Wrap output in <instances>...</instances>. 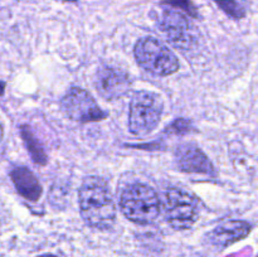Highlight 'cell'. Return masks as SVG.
<instances>
[{
  "instance_id": "1",
  "label": "cell",
  "mask_w": 258,
  "mask_h": 257,
  "mask_svg": "<svg viewBox=\"0 0 258 257\" xmlns=\"http://www.w3.org/2000/svg\"><path fill=\"white\" fill-rule=\"evenodd\" d=\"M81 216L88 226L108 229L116 219V208L107 183L100 176H87L78 191Z\"/></svg>"
},
{
  "instance_id": "2",
  "label": "cell",
  "mask_w": 258,
  "mask_h": 257,
  "mask_svg": "<svg viewBox=\"0 0 258 257\" xmlns=\"http://www.w3.org/2000/svg\"><path fill=\"white\" fill-rule=\"evenodd\" d=\"M120 206L123 216L128 221L139 224L154 222L161 209L158 193L151 186L143 183H134L123 189Z\"/></svg>"
},
{
  "instance_id": "3",
  "label": "cell",
  "mask_w": 258,
  "mask_h": 257,
  "mask_svg": "<svg viewBox=\"0 0 258 257\" xmlns=\"http://www.w3.org/2000/svg\"><path fill=\"white\" fill-rule=\"evenodd\" d=\"M163 115V100L150 91H139L130 102L128 128L136 136L150 134L160 122Z\"/></svg>"
},
{
  "instance_id": "4",
  "label": "cell",
  "mask_w": 258,
  "mask_h": 257,
  "mask_svg": "<svg viewBox=\"0 0 258 257\" xmlns=\"http://www.w3.org/2000/svg\"><path fill=\"white\" fill-rule=\"evenodd\" d=\"M139 66L155 76H170L180 67L176 55L163 43L151 37L138 40L134 48Z\"/></svg>"
},
{
  "instance_id": "5",
  "label": "cell",
  "mask_w": 258,
  "mask_h": 257,
  "mask_svg": "<svg viewBox=\"0 0 258 257\" xmlns=\"http://www.w3.org/2000/svg\"><path fill=\"white\" fill-rule=\"evenodd\" d=\"M163 212L173 228L188 229L198 219L199 203L188 191L171 188L164 193Z\"/></svg>"
},
{
  "instance_id": "6",
  "label": "cell",
  "mask_w": 258,
  "mask_h": 257,
  "mask_svg": "<svg viewBox=\"0 0 258 257\" xmlns=\"http://www.w3.org/2000/svg\"><path fill=\"white\" fill-rule=\"evenodd\" d=\"M60 107L67 117L77 122L100 121L107 116L98 107L95 98L87 91L78 87L71 88L66 93L60 102Z\"/></svg>"
},
{
  "instance_id": "7",
  "label": "cell",
  "mask_w": 258,
  "mask_h": 257,
  "mask_svg": "<svg viewBox=\"0 0 258 257\" xmlns=\"http://www.w3.org/2000/svg\"><path fill=\"white\" fill-rule=\"evenodd\" d=\"M193 25L188 18L179 12L165 10L161 15L160 29L169 42L179 49H190L196 42Z\"/></svg>"
},
{
  "instance_id": "8",
  "label": "cell",
  "mask_w": 258,
  "mask_h": 257,
  "mask_svg": "<svg viewBox=\"0 0 258 257\" xmlns=\"http://www.w3.org/2000/svg\"><path fill=\"white\" fill-rule=\"evenodd\" d=\"M95 86L98 95L102 96L105 100H117L130 90L131 78L120 68L103 66L96 73Z\"/></svg>"
},
{
  "instance_id": "9",
  "label": "cell",
  "mask_w": 258,
  "mask_h": 257,
  "mask_svg": "<svg viewBox=\"0 0 258 257\" xmlns=\"http://www.w3.org/2000/svg\"><path fill=\"white\" fill-rule=\"evenodd\" d=\"M175 160L179 169L186 173L213 175L214 166L208 156L194 144H184L176 149Z\"/></svg>"
},
{
  "instance_id": "10",
  "label": "cell",
  "mask_w": 258,
  "mask_h": 257,
  "mask_svg": "<svg viewBox=\"0 0 258 257\" xmlns=\"http://www.w3.org/2000/svg\"><path fill=\"white\" fill-rule=\"evenodd\" d=\"M252 227L248 222L244 221H228L219 224L209 234L211 242L216 246L227 247L249 234Z\"/></svg>"
},
{
  "instance_id": "11",
  "label": "cell",
  "mask_w": 258,
  "mask_h": 257,
  "mask_svg": "<svg viewBox=\"0 0 258 257\" xmlns=\"http://www.w3.org/2000/svg\"><path fill=\"white\" fill-rule=\"evenodd\" d=\"M12 180L17 188L18 193L25 199L37 202L42 196V185L38 181L37 176L25 166H17L10 173Z\"/></svg>"
},
{
  "instance_id": "12",
  "label": "cell",
  "mask_w": 258,
  "mask_h": 257,
  "mask_svg": "<svg viewBox=\"0 0 258 257\" xmlns=\"http://www.w3.org/2000/svg\"><path fill=\"white\" fill-rule=\"evenodd\" d=\"M20 134H22L23 140H24L25 146H27L33 161L39 164V165H44V164L47 163V155H45L44 149L40 145V143L38 141V139L35 138L34 134L30 131V128L28 127V126H23V127L20 128Z\"/></svg>"
},
{
  "instance_id": "13",
  "label": "cell",
  "mask_w": 258,
  "mask_h": 257,
  "mask_svg": "<svg viewBox=\"0 0 258 257\" xmlns=\"http://www.w3.org/2000/svg\"><path fill=\"white\" fill-rule=\"evenodd\" d=\"M216 3L224 13L234 19H241L244 17V9L236 0H216Z\"/></svg>"
},
{
  "instance_id": "14",
  "label": "cell",
  "mask_w": 258,
  "mask_h": 257,
  "mask_svg": "<svg viewBox=\"0 0 258 257\" xmlns=\"http://www.w3.org/2000/svg\"><path fill=\"white\" fill-rule=\"evenodd\" d=\"M163 4L171 5L174 8H179V9H183L184 12L188 13L189 15H193V17H197V10L194 8V5L191 4L190 0H166Z\"/></svg>"
},
{
  "instance_id": "15",
  "label": "cell",
  "mask_w": 258,
  "mask_h": 257,
  "mask_svg": "<svg viewBox=\"0 0 258 257\" xmlns=\"http://www.w3.org/2000/svg\"><path fill=\"white\" fill-rule=\"evenodd\" d=\"M39 257H57V256H54V254H43V256H39Z\"/></svg>"
},
{
  "instance_id": "16",
  "label": "cell",
  "mask_w": 258,
  "mask_h": 257,
  "mask_svg": "<svg viewBox=\"0 0 258 257\" xmlns=\"http://www.w3.org/2000/svg\"><path fill=\"white\" fill-rule=\"evenodd\" d=\"M68 2H75V0H68Z\"/></svg>"
}]
</instances>
